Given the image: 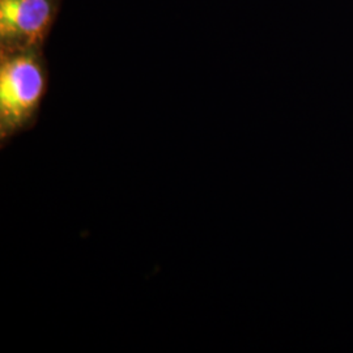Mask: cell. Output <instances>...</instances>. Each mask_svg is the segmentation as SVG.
<instances>
[{
  "instance_id": "6da1fadb",
  "label": "cell",
  "mask_w": 353,
  "mask_h": 353,
  "mask_svg": "<svg viewBox=\"0 0 353 353\" xmlns=\"http://www.w3.org/2000/svg\"><path fill=\"white\" fill-rule=\"evenodd\" d=\"M49 90L43 48L0 50V139L20 135L37 122Z\"/></svg>"
},
{
  "instance_id": "7a4b0ae2",
  "label": "cell",
  "mask_w": 353,
  "mask_h": 353,
  "mask_svg": "<svg viewBox=\"0 0 353 353\" xmlns=\"http://www.w3.org/2000/svg\"><path fill=\"white\" fill-rule=\"evenodd\" d=\"M63 0H0V50L43 48Z\"/></svg>"
}]
</instances>
